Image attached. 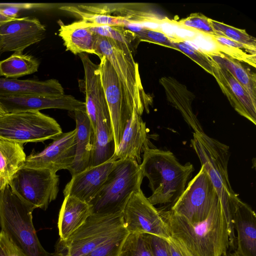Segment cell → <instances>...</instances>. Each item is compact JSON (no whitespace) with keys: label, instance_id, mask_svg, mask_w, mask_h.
Returning a JSON list of instances; mask_svg holds the SVG:
<instances>
[{"label":"cell","instance_id":"cell-1","mask_svg":"<svg viewBox=\"0 0 256 256\" xmlns=\"http://www.w3.org/2000/svg\"><path fill=\"white\" fill-rule=\"evenodd\" d=\"M172 237L194 256H223L230 247L228 226L218 200L204 221L190 223L170 210H158Z\"/></svg>","mask_w":256,"mask_h":256},{"label":"cell","instance_id":"cell-2","mask_svg":"<svg viewBox=\"0 0 256 256\" xmlns=\"http://www.w3.org/2000/svg\"><path fill=\"white\" fill-rule=\"evenodd\" d=\"M140 166L144 177L148 180L152 194L148 199L153 206L174 204L194 170L192 164H182L170 150L150 148L144 152Z\"/></svg>","mask_w":256,"mask_h":256},{"label":"cell","instance_id":"cell-3","mask_svg":"<svg viewBox=\"0 0 256 256\" xmlns=\"http://www.w3.org/2000/svg\"><path fill=\"white\" fill-rule=\"evenodd\" d=\"M191 145L217 192L228 226L230 236L233 238L235 233L232 202L238 195L231 186L228 174L229 146L209 136L204 132H194Z\"/></svg>","mask_w":256,"mask_h":256},{"label":"cell","instance_id":"cell-4","mask_svg":"<svg viewBox=\"0 0 256 256\" xmlns=\"http://www.w3.org/2000/svg\"><path fill=\"white\" fill-rule=\"evenodd\" d=\"M36 208L18 196L9 185L0 191V226L26 256H52L42 246L32 222Z\"/></svg>","mask_w":256,"mask_h":256},{"label":"cell","instance_id":"cell-5","mask_svg":"<svg viewBox=\"0 0 256 256\" xmlns=\"http://www.w3.org/2000/svg\"><path fill=\"white\" fill-rule=\"evenodd\" d=\"M144 178L140 164L136 160H117L90 204L92 214L122 212L132 194L141 189Z\"/></svg>","mask_w":256,"mask_h":256},{"label":"cell","instance_id":"cell-6","mask_svg":"<svg viewBox=\"0 0 256 256\" xmlns=\"http://www.w3.org/2000/svg\"><path fill=\"white\" fill-rule=\"evenodd\" d=\"M125 229L122 212L92 214L66 240L59 239L55 252L61 256H84Z\"/></svg>","mask_w":256,"mask_h":256},{"label":"cell","instance_id":"cell-7","mask_svg":"<svg viewBox=\"0 0 256 256\" xmlns=\"http://www.w3.org/2000/svg\"><path fill=\"white\" fill-rule=\"evenodd\" d=\"M62 133L58 122L40 111L6 113L0 116V138L20 144L54 140Z\"/></svg>","mask_w":256,"mask_h":256},{"label":"cell","instance_id":"cell-8","mask_svg":"<svg viewBox=\"0 0 256 256\" xmlns=\"http://www.w3.org/2000/svg\"><path fill=\"white\" fill-rule=\"evenodd\" d=\"M95 50L99 58L104 56L110 62L138 113L142 116L144 110H148V108L144 98L138 64L134 60L131 49L124 44L98 36Z\"/></svg>","mask_w":256,"mask_h":256},{"label":"cell","instance_id":"cell-9","mask_svg":"<svg viewBox=\"0 0 256 256\" xmlns=\"http://www.w3.org/2000/svg\"><path fill=\"white\" fill-rule=\"evenodd\" d=\"M8 185L21 199L36 208L46 210L59 190V176L46 168H20Z\"/></svg>","mask_w":256,"mask_h":256},{"label":"cell","instance_id":"cell-10","mask_svg":"<svg viewBox=\"0 0 256 256\" xmlns=\"http://www.w3.org/2000/svg\"><path fill=\"white\" fill-rule=\"evenodd\" d=\"M218 200L209 176L201 166L170 210L190 223H198L208 217Z\"/></svg>","mask_w":256,"mask_h":256},{"label":"cell","instance_id":"cell-11","mask_svg":"<svg viewBox=\"0 0 256 256\" xmlns=\"http://www.w3.org/2000/svg\"><path fill=\"white\" fill-rule=\"evenodd\" d=\"M100 58V80L109 110L116 150L126 126L134 110L136 109L110 62L104 56Z\"/></svg>","mask_w":256,"mask_h":256},{"label":"cell","instance_id":"cell-12","mask_svg":"<svg viewBox=\"0 0 256 256\" xmlns=\"http://www.w3.org/2000/svg\"><path fill=\"white\" fill-rule=\"evenodd\" d=\"M122 214L124 225L129 234H152L166 240L170 237L158 210L141 189L132 194Z\"/></svg>","mask_w":256,"mask_h":256},{"label":"cell","instance_id":"cell-13","mask_svg":"<svg viewBox=\"0 0 256 256\" xmlns=\"http://www.w3.org/2000/svg\"><path fill=\"white\" fill-rule=\"evenodd\" d=\"M76 134V128L62 132L42 151H33L20 168H46L55 173L61 170H68L75 156Z\"/></svg>","mask_w":256,"mask_h":256},{"label":"cell","instance_id":"cell-14","mask_svg":"<svg viewBox=\"0 0 256 256\" xmlns=\"http://www.w3.org/2000/svg\"><path fill=\"white\" fill-rule=\"evenodd\" d=\"M46 28L36 18H17L0 24V56L22 52L42 40Z\"/></svg>","mask_w":256,"mask_h":256},{"label":"cell","instance_id":"cell-15","mask_svg":"<svg viewBox=\"0 0 256 256\" xmlns=\"http://www.w3.org/2000/svg\"><path fill=\"white\" fill-rule=\"evenodd\" d=\"M0 104L5 114L58 108L74 112L86 111L84 102L71 95L58 96H23L0 97Z\"/></svg>","mask_w":256,"mask_h":256},{"label":"cell","instance_id":"cell-16","mask_svg":"<svg viewBox=\"0 0 256 256\" xmlns=\"http://www.w3.org/2000/svg\"><path fill=\"white\" fill-rule=\"evenodd\" d=\"M114 158L100 164L88 167L72 176L63 191L64 197L74 196L90 204L114 167Z\"/></svg>","mask_w":256,"mask_h":256},{"label":"cell","instance_id":"cell-17","mask_svg":"<svg viewBox=\"0 0 256 256\" xmlns=\"http://www.w3.org/2000/svg\"><path fill=\"white\" fill-rule=\"evenodd\" d=\"M232 212L237 233L235 252L240 256H256L255 212L238 196L232 200Z\"/></svg>","mask_w":256,"mask_h":256},{"label":"cell","instance_id":"cell-18","mask_svg":"<svg viewBox=\"0 0 256 256\" xmlns=\"http://www.w3.org/2000/svg\"><path fill=\"white\" fill-rule=\"evenodd\" d=\"M149 148L146 123L137 110H134L124 130L114 158L116 160L130 159L140 164L142 154Z\"/></svg>","mask_w":256,"mask_h":256},{"label":"cell","instance_id":"cell-19","mask_svg":"<svg viewBox=\"0 0 256 256\" xmlns=\"http://www.w3.org/2000/svg\"><path fill=\"white\" fill-rule=\"evenodd\" d=\"M63 94L62 86L55 79L38 80L0 78V97L58 96Z\"/></svg>","mask_w":256,"mask_h":256},{"label":"cell","instance_id":"cell-20","mask_svg":"<svg viewBox=\"0 0 256 256\" xmlns=\"http://www.w3.org/2000/svg\"><path fill=\"white\" fill-rule=\"evenodd\" d=\"M58 35L64 42L66 50L74 54L82 53L96 54V46L98 35L90 28V24L80 20L65 24L61 20Z\"/></svg>","mask_w":256,"mask_h":256},{"label":"cell","instance_id":"cell-21","mask_svg":"<svg viewBox=\"0 0 256 256\" xmlns=\"http://www.w3.org/2000/svg\"><path fill=\"white\" fill-rule=\"evenodd\" d=\"M76 124V150L73 163L68 170L72 176L89 167L92 148L93 130L86 111L74 112Z\"/></svg>","mask_w":256,"mask_h":256},{"label":"cell","instance_id":"cell-22","mask_svg":"<svg viewBox=\"0 0 256 256\" xmlns=\"http://www.w3.org/2000/svg\"><path fill=\"white\" fill-rule=\"evenodd\" d=\"M92 214V206L90 204L74 196H64L58 222L60 240H66Z\"/></svg>","mask_w":256,"mask_h":256},{"label":"cell","instance_id":"cell-23","mask_svg":"<svg viewBox=\"0 0 256 256\" xmlns=\"http://www.w3.org/2000/svg\"><path fill=\"white\" fill-rule=\"evenodd\" d=\"M116 146L109 113L100 114L93 132L90 166L100 164L114 158Z\"/></svg>","mask_w":256,"mask_h":256},{"label":"cell","instance_id":"cell-24","mask_svg":"<svg viewBox=\"0 0 256 256\" xmlns=\"http://www.w3.org/2000/svg\"><path fill=\"white\" fill-rule=\"evenodd\" d=\"M24 144L0 138V191L26 160Z\"/></svg>","mask_w":256,"mask_h":256},{"label":"cell","instance_id":"cell-25","mask_svg":"<svg viewBox=\"0 0 256 256\" xmlns=\"http://www.w3.org/2000/svg\"><path fill=\"white\" fill-rule=\"evenodd\" d=\"M218 67L220 75L224 76V83L227 84L229 91L232 94L228 95L232 106L240 114L256 125V100L228 72Z\"/></svg>","mask_w":256,"mask_h":256},{"label":"cell","instance_id":"cell-26","mask_svg":"<svg viewBox=\"0 0 256 256\" xmlns=\"http://www.w3.org/2000/svg\"><path fill=\"white\" fill-rule=\"evenodd\" d=\"M60 9L68 12L92 26H122L124 28L130 24L124 17L108 14L98 6H64Z\"/></svg>","mask_w":256,"mask_h":256},{"label":"cell","instance_id":"cell-27","mask_svg":"<svg viewBox=\"0 0 256 256\" xmlns=\"http://www.w3.org/2000/svg\"><path fill=\"white\" fill-rule=\"evenodd\" d=\"M38 60L33 56L14 52L6 59L0 61V76L7 78H17L37 72Z\"/></svg>","mask_w":256,"mask_h":256},{"label":"cell","instance_id":"cell-28","mask_svg":"<svg viewBox=\"0 0 256 256\" xmlns=\"http://www.w3.org/2000/svg\"><path fill=\"white\" fill-rule=\"evenodd\" d=\"M210 56L218 66L228 72L256 100L254 82L240 64L221 54Z\"/></svg>","mask_w":256,"mask_h":256},{"label":"cell","instance_id":"cell-29","mask_svg":"<svg viewBox=\"0 0 256 256\" xmlns=\"http://www.w3.org/2000/svg\"><path fill=\"white\" fill-rule=\"evenodd\" d=\"M90 30L98 36L106 37L127 45L132 50V42L136 34L122 26H92Z\"/></svg>","mask_w":256,"mask_h":256},{"label":"cell","instance_id":"cell-30","mask_svg":"<svg viewBox=\"0 0 256 256\" xmlns=\"http://www.w3.org/2000/svg\"><path fill=\"white\" fill-rule=\"evenodd\" d=\"M118 256H152L144 234H128Z\"/></svg>","mask_w":256,"mask_h":256},{"label":"cell","instance_id":"cell-31","mask_svg":"<svg viewBox=\"0 0 256 256\" xmlns=\"http://www.w3.org/2000/svg\"><path fill=\"white\" fill-rule=\"evenodd\" d=\"M216 36H224L251 48H256V40L242 30L210 19Z\"/></svg>","mask_w":256,"mask_h":256},{"label":"cell","instance_id":"cell-32","mask_svg":"<svg viewBox=\"0 0 256 256\" xmlns=\"http://www.w3.org/2000/svg\"><path fill=\"white\" fill-rule=\"evenodd\" d=\"M128 234L126 229L122 230L84 256H118Z\"/></svg>","mask_w":256,"mask_h":256},{"label":"cell","instance_id":"cell-33","mask_svg":"<svg viewBox=\"0 0 256 256\" xmlns=\"http://www.w3.org/2000/svg\"><path fill=\"white\" fill-rule=\"evenodd\" d=\"M197 45L200 53L206 56L220 54L221 46L214 40L213 36L198 32L192 40Z\"/></svg>","mask_w":256,"mask_h":256},{"label":"cell","instance_id":"cell-34","mask_svg":"<svg viewBox=\"0 0 256 256\" xmlns=\"http://www.w3.org/2000/svg\"><path fill=\"white\" fill-rule=\"evenodd\" d=\"M180 23L187 28L212 36H216L210 22V19L204 16H192Z\"/></svg>","mask_w":256,"mask_h":256},{"label":"cell","instance_id":"cell-35","mask_svg":"<svg viewBox=\"0 0 256 256\" xmlns=\"http://www.w3.org/2000/svg\"><path fill=\"white\" fill-rule=\"evenodd\" d=\"M144 234L152 256H172L166 239L152 234Z\"/></svg>","mask_w":256,"mask_h":256},{"label":"cell","instance_id":"cell-36","mask_svg":"<svg viewBox=\"0 0 256 256\" xmlns=\"http://www.w3.org/2000/svg\"><path fill=\"white\" fill-rule=\"evenodd\" d=\"M173 48L178 49L188 56L190 58L200 65L207 71L212 73L213 66L210 60L206 56L190 48L187 46L182 42H173Z\"/></svg>","mask_w":256,"mask_h":256},{"label":"cell","instance_id":"cell-37","mask_svg":"<svg viewBox=\"0 0 256 256\" xmlns=\"http://www.w3.org/2000/svg\"><path fill=\"white\" fill-rule=\"evenodd\" d=\"M136 34L137 38L140 40L154 42L173 48V41L170 40L160 31L144 29Z\"/></svg>","mask_w":256,"mask_h":256},{"label":"cell","instance_id":"cell-38","mask_svg":"<svg viewBox=\"0 0 256 256\" xmlns=\"http://www.w3.org/2000/svg\"><path fill=\"white\" fill-rule=\"evenodd\" d=\"M0 256H26L2 230L0 232Z\"/></svg>","mask_w":256,"mask_h":256},{"label":"cell","instance_id":"cell-39","mask_svg":"<svg viewBox=\"0 0 256 256\" xmlns=\"http://www.w3.org/2000/svg\"><path fill=\"white\" fill-rule=\"evenodd\" d=\"M166 240L172 256H194L177 239L170 236Z\"/></svg>","mask_w":256,"mask_h":256},{"label":"cell","instance_id":"cell-40","mask_svg":"<svg viewBox=\"0 0 256 256\" xmlns=\"http://www.w3.org/2000/svg\"><path fill=\"white\" fill-rule=\"evenodd\" d=\"M180 25V22L170 20H160L159 31L173 42H176L175 32L176 28Z\"/></svg>","mask_w":256,"mask_h":256},{"label":"cell","instance_id":"cell-41","mask_svg":"<svg viewBox=\"0 0 256 256\" xmlns=\"http://www.w3.org/2000/svg\"><path fill=\"white\" fill-rule=\"evenodd\" d=\"M216 41L220 45L226 46L228 48L236 49H245L252 50H255V48H251L242 44L231 40L223 36H213Z\"/></svg>","mask_w":256,"mask_h":256},{"label":"cell","instance_id":"cell-42","mask_svg":"<svg viewBox=\"0 0 256 256\" xmlns=\"http://www.w3.org/2000/svg\"><path fill=\"white\" fill-rule=\"evenodd\" d=\"M198 32L195 30L186 27L180 24V25L176 28L175 32L174 35L176 42L192 40Z\"/></svg>","mask_w":256,"mask_h":256},{"label":"cell","instance_id":"cell-43","mask_svg":"<svg viewBox=\"0 0 256 256\" xmlns=\"http://www.w3.org/2000/svg\"><path fill=\"white\" fill-rule=\"evenodd\" d=\"M3 8V4L2 3H0V24L10 20H12L16 18H13L12 17H10L8 16H6L0 12V10H2Z\"/></svg>","mask_w":256,"mask_h":256},{"label":"cell","instance_id":"cell-44","mask_svg":"<svg viewBox=\"0 0 256 256\" xmlns=\"http://www.w3.org/2000/svg\"><path fill=\"white\" fill-rule=\"evenodd\" d=\"M223 256H238L235 252L232 254H228L226 253L225 255Z\"/></svg>","mask_w":256,"mask_h":256},{"label":"cell","instance_id":"cell-45","mask_svg":"<svg viewBox=\"0 0 256 256\" xmlns=\"http://www.w3.org/2000/svg\"><path fill=\"white\" fill-rule=\"evenodd\" d=\"M4 112L3 110L2 109V108L0 104V116L4 114Z\"/></svg>","mask_w":256,"mask_h":256},{"label":"cell","instance_id":"cell-46","mask_svg":"<svg viewBox=\"0 0 256 256\" xmlns=\"http://www.w3.org/2000/svg\"><path fill=\"white\" fill-rule=\"evenodd\" d=\"M52 256H61L60 254L54 252V253L52 254Z\"/></svg>","mask_w":256,"mask_h":256}]
</instances>
